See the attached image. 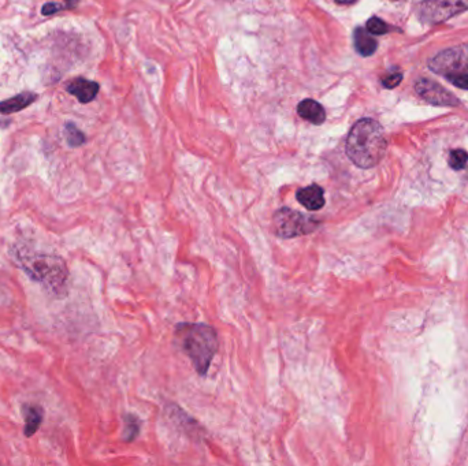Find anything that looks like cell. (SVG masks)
I'll list each match as a JSON object with an SVG mask.
<instances>
[{"label": "cell", "instance_id": "6da1fadb", "mask_svg": "<svg viewBox=\"0 0 468 466\" xmlns=\"http://www.w3.org/2000/svg\"><path fill=\"white\" fill-rule=\"evenodd\" d=\"M12 259L21 270L55 298L68 295L69 270L65 260L57 255L30 251L19 246L11 251Z\"/></svg>", "mask_w": 468, "mask_h": 466}, {"label": "cell", "instance_id": "7a4b0ae2", "mask_svg": "<svg viewBox=\"0 0 468 466\" xmlns=\"http://www.w3.org/2000/svg\"><path fill=\"white\" fill-rule=\"evenodd\" d=\"M386 147L383 129L370 118L358 120L347 138V155L360 169L376 166L385 156Z\"/></svg>", "mask_w": 468, "mask_h": 466}, {"label": "cell", "instance_id": "3957f363", "mask_svg": "<svg viewBox=\"0 0 468 466\" xmlns=\"http://www.w3.org/2000/svg\"><path fill=\"white\" fill-rule=\"evenodd\" d=\"M176 339L180 349L192 361L196 372L205 374L218 352L216 331L207 324L183 323L177 326Z\"/></svg>", "mask_w": 468, "mask_h": 466}, {"label": "cell", "instance_id": "277c9868", "mask_svg": "<svg viewBox=\"0 0 468 466\" xmlns=\"http://www.w3.org/2000/svg\"><path fill=\"white\" fill-rule=\"evenodd\" d=\"M274 231L281 238H294L314 233L321 222L292 208H281L273 218Z\"/></svg>", "mask_w": 468, "mask_h": 466}, {"label": "cell", "instance_id": "5b68a950", "mask_svg": "<svg viewBox=\"0 0 468 466\" xmlns=\"http://www.w3.org/2000/svg\"><path fill=\"white\" fill-rule=\"evenodd\" d=\"M468 10V0H423L419 18L426 23H442Z\"/></svg>", "mask_w": 468, "mask_h": 466}, {"label": "cell", "instance_id": "8992f818", "mask_svg": "<svg viewBox=\"0 0 468 466\" xmlns=\"http://www.w3.org/2000/svg\"><path fill=\"white\" fill-rule=\"evenodd\" d=\"M434 73L448 74H468V45L445 50L429 62Z\"/></svg>", "mask_w": 468, "mask_h": 466}, {"label": "cell", "instance_id": "52a82bcc", "mask_svg": "<svg viewBox=\"0 0 468 466\" xmlns=\"http://www.w3.org/2000/svg\"><path fill=\"white\" fill-rule=\"evenodd\" d=\"M415 91L423 100L434 105H449L455 107L459 104V100L455 94L448 92L441 85L430 81L427 78H420L415 83Z\"/></svg>", "mask_w": 468, "mask_h": 466}, {"label": "cell", "instance_id": "ba28073f", "mask_svg": "<svg viewBox=\"0 0 468 466\" xmlns=\"http://www.w3.org/2000/svg\"><path fill=\"white\" fill-rule=\"evenodd\" d=\"M297 201L308 211L316 212L325 206V190L316 184L309 187H301L296 194Z\"/></svg>", "mask_w": 468, "mask_h": 466}, {"label": "cell", "instance_id": "9c48e42d", "mask_svg": "<svg viewBox=\"0 0 468 466\" xmlns=\"http://www.w3.org/2000/svg\"><path fill=\"white\" fill-rule=\"evenodd\" d=\"M66 91L79 98L80 103H91L99 94V84L87 78L79 77L68 84Z\"/></svg>", "mask_w": 468, "mask_h": 466}, {"label": "cell", "instance_id": "30bf717a", "mask_svg": "<svg viewBox=\"0 0 468 466\" xmlns=\"http://www.w3.org/2000/svg\"><path fill=\"white\" fill-rule=\"evenodd\" d=\"M297 114L300 118L314 123V125H322L326 120V112L325 108L312 98H305L297 105Z\"/></svg>", "mask_w": 468, "mask_h": 466}, {"label": "cell", "instance_id": "8fae6325", "mask_svg": "<svg viewBox=\"0 0 468 466\" xmlns=\"http://www.w3.org/2000/svg\"><path fill=\"white\" fill-rule=\"evenodd\" d=\"M36 100H37V94L33 92H22V94H17L0 103V114L3 115L15 114L18 111L25 109L26 107L33 104Z\"/></svg>", "mask_w": 468, "mask_h": 466}, {"label": "cell", "instance_id": "7c38bea8", "mask_svg": "<svg viewBox=\"0 0 468 466\" xmlns=\"http://www.w3.org/2000/svg\"><path fill=\"white\" fill-rule=\"evenodd\" d=\"M354 44L362 56H372L378 48V43L373 34L363 28H356L354 32Z\"/></svg>", "mask_w": 468, "mask_h": 466}, {"label": "cell", "instance_id": "4fadbf2b", "mask_svg": "<svg viewBox=\"0 0 468 466\" xmlns=\"http://www.w3.org/2000/svg\"><path fill=\"white\" fill-rule=\"evenodd\" d=\"M43 417H44V413H43V407L39 406V405H29L25 407V436L26 438H30L33 436L41 423H43Z\"/></svg>", "mask_w": 468, "mask_h": 466}, {"label": "cell", "instance_id": "5bb4252c", "mask_svg": "<svg viewBox=\"0 0 468 466\" xmlns=\"http://www.w3.org/2000/svg\"><path fill=\"white\" fill-rule=\"evenodd\" d=\"M125 420V430H123V441L133 442L140 431V423L139 419L133 414H126L123 417Z\"/></svg>", "mask_w": 468, "mask_h": 466}, {"label": "cell", "instance_id": "9a60e30c", "mask_svg": "<svg viewBox=\"0 0 468 466\" xmlns=\"http://www.w3.org/2000/svg\"><path fill=\"white\" fill-rule=\"evenodd\" d=\"M65 136H66V141L70 147L76 148V147H81L85 142V136L84 133L73 123H68L65 126Z\"/></svg>", "mask_w": 468, "mask_h": 466}, {"label": "cell", "instance_id": "2e32d148", "mask_svg": "<svg viewBox=\"0 0 468 466\" xmlns=\"http://www.w3.org/2000/svg\"><path fill=\"white\" fill-rule=\"evenodd\" d=\"M79 0H65V3H47L43 6L41 8V14L43 15H52L57 14L61 10H70L74 8L77 6Z\"/></svg>", "mask_w": 468, "mask_h": 466}, {"label": "cell", "instance_id": "e0dca14e", "mask_svg": "<svg viewBox=\"0 0 468 466\" xmlns=\"http://www.w3.org/2000/svg\"><path fill=\"white\" fill-rule=\"evenodd\" d=\"M468 162V153L463 149H455L451 152L449 165L454 170H462L466 167Z\"/></svg>", "mask_w": 468, "mask_h": 466}, {"label": "cell", "instance_id": "ac0fdd59", "mask_svg": "<svg viewBox=\"0 0 468 466\" xmlns=\"http://www.w3.org/2000/svg\"><path fill=\"white\" fill-rule=\"evenodd\" d=\"M366 29H367L372 34H374V36H382V34L387 33L389 26H387V23H385L382 19H379V18H376V17H373V18H370V19L367 21Z\"/></svg>", "mask_w": 468, "mask_h": 466}, {"label": "cell", "instance_id": "d6986e66", "mask_svg": "<svg viewBox=\"0 0 468 466\" xmlns=\"http://www.w3.org/2000/svg\"><path fill=\"white\" fill-rule=\"evenodd\" d=\"M447 80L452 85H455V87H458L460 89L468 91V74H463V73L462 74H448Z\"/></svg>", "mask_w": 468, "mask_h": 466}, {"label": "cell", "instance_id": "ffe728a7", "mask_svg": "<svg viewBox=\"0 0 468 466\" xmlns=\"http://www.w3.org/2000/svg\"><path fill=\"white\" fill-rule=\"evenodd\" d=\"M401 80H403V74H400V73L391 74V76H387V77H385L382 80V85L385 88H387V89H393V88H396L401 83Z\"/></svg>", "mask_w": 468, "mask_h": 466}, {"label": "cell", "instance_id": "44dd1931", "mask_svg": "<svg viewBox=\"0 0 468 466\" xmlns=\"http://www.w3.org/2000/svg\"><path fill=\"white\" fill-rule=\"evenodd\" d=\"M358 0H336V3H338V4H344V6H349V4H354V3H356Z\"/></svg>", "mask_w": 468, "mask_h": 466}]
</instances>
